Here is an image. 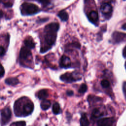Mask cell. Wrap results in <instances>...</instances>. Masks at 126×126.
Wrapping results in <instances>:
<instances>
[{"mask_svg":"<svg viewBox=\"0 0 126 126\" xmlns=\"http://www.w3.org/2000/svg\"><path fill=\"white\" fill-rule=\"evenodd\" d=\"M123 54L124 57H126V47L124 48V50H123Z\"/></svg>","mask_w":126,"mask_h":126,"instance_id":"f546056e","label":"cell"},{"mask_svg":"<svg viewBox=\"0 0 126 126\" xmlns=\"http://www.w3.org/2000/svg\"><path fill=\"white\" fill-rule=\"evenodd\" d=\"M34 109L33 102L26 97L17 100L14 105L15 115L18 117H26L31 115Z\"/></svg>","mask_w":126,"mask_h":126,"instance_id":"7a4b0ae2","label":"cell"},{"mask_svg":"<svg viewBox=\"0 0 126 126\" xmlns=\"http://www.w3.org/2000/svg\"><path fill=\"white\" fill-rule=\"evenodd\" d=\"M26 123L25 121H18L12 123L10 126H26Z\"/></svg>","mask_w":126,"mask_h":126,"instance_id":"44dd1931","label":"cell"},{"mask_svg":"<svg viewBox=\"0 0 126 126\" xmlns=\"http://www.w3.org/2000/svg\"><path fill=\"white\" fill-rule=\"evenodd\" d=\"M60 79L66 83H72L81 80V77L78 72H66L60 76Z\"/></svg>","mask_w":126,"mask_h":126,"instance_id":"5b68a950","label":"cell"},{"mask_svg":"<svg viewBox=\"0 0 126 126\" xmlns=\"http://www.w3.org/2000/svg\"><path fill=\"white\" fill-rule=\"evenodd\" d=\"M0 77L2 78L4 74V69L3 67L2 66V65L1 64H0Z\"/></svg>","mask_w":126,"mask_h":126,"instance_id":"d4e9b609","label":"cell"},{"mask_svg":"<svg viewBox=\"0 0 126 126\" xmlns=\"http://www.w3.org/2000/svg\"><path fill=\"white\" fill-rule=\"evenodd\" d=\"M112 37L114 41L118 43L126 40V34L116 32L113 33Z\"/></svg>","mask_w":126,"mask_h":126,"instance_id":"30bf717a","label":"cell"},{"mask_svg":"<svg viewBox=\"0 0 126 126\" xmlns=\"http://www.w3.org/2000/svg\"><path fill=\"white\" fill-rule=\"evenodd\" d=\"M123 89L124 94L126 97V82H124V83L123 84Z\"/></svg>","mask_w":126,"mask_h":126,"instance_id":"4316f807","label":"cell"},{"mask_svg":"<svg viewBox=\"0 0 126 126\" xmlns=\"http://www.w3.org/2000/svg\"><path fill=\"white\" fill-rule=\"evenodd\" d=\"M125 67H126V62L125 63Z\"/></svg>","mask_w":126,"mask_h":126,"instance_id":"d6a6232c","label":"cell"},{"mask_svg":"<svg viewBox=\"0 0 126 126\" xmlns=\"http://www.w3.org/2000/svg\"><path fill=\"white\" fill-rule=\"evenodd\" d=\"M89 20L94 24H97L98 21V14L95 11L92 10L90 11L87 15Z\"/></svg>","mask_w":126,"mask_h":126,"instance_id":"8fae6325","label":"cell"},{"mask_svg":"<svg viewBox=\"0 0 126 126\" xmlns=\"http://www.w3.org/2000/svg\"><path fill=\"white\" fill-rule=\"evenodd\" d=\"M5 83L8 85L15 86L18 84L19 82L18 79L16 77H10L7 78L5 80Z\"/></svg>","mask_w":126,"mask_h":126,"instance_id":"5bb4252c","label":"cell"},{"mask_svg":"<svg viewBox=\"0 0 126 126\" xmlns=\"http://www.w3.org/2000/svg\"><path fill=\"white\" fill-rule=\"evenodd\" d=\"M101 85L104 88H107L110 86V82L106 79H103L101 82Z\"/></svg>","mask_w":126,"mask_h":126,"instance_id":"7402d4cb","label":"cell"},{"mask_svg":"<svg viewBox=\"0 0 126 126\" xmlns=\"http://www.w3.org/2000/svg\"><path fill=\"white\" fill-rule=\"evenodd\" d=\"M114 119L113 118H104L97 122L98 126H113Z\"/></svg>","mask_w":126,"mask_h":126,"instance_id":"9c48e42d","label":"cell"},{"mask_svg":"<svg viewBox=\"0 0 126 126\" xmlns=\"http://www.w3.org/2000/svg\"><path fill=\"white\" fill-rule=\"evenodd\" d=\"M103 115L102 112H101L99 109L98 108H94L93 109L92 112V117L94 118H97Z\"/></svg>","mask_w":126,"mask_h":126,"instance_id":"ac0fdd59","label":"cell"},{"mask_svg":"<svg viewBox=\"0 0 126 126\" xmlns=\"http://www.w3.org/2000/svg\"><path fill=\"white\" fill-rule=\"evenodd\" d=\"M122 28L123 30H126V23L124 24L122 26Z\"/></svg>","mask_w":126,"mask_h":126,"instance_id":"4dcf8cb0","label":"cell"},{"mask_svg":"<svg viewBox=\"0 0 126 126\" xmlns=\"http://www.w3.org/2000/svg\"><path fill=\"white\" fill-rule=\"evenodd\" d=\"M4 5L5 6V7H11L12 6V3H10V2H7V3H4Z\"/></svg>","mask_w":126,"mask_h":126,"instance_id":"f1b7e54d","label":"cell"},{"mask_svg":"<svg viewBox=\"0 0 126 126\" xmlns=\"http://www.w3.org/2000/svg\"><path fill=\"white\" fill-rule=\"evenodd\" d=\"M58 16L62 21H66L68 19V13L65 11L63 10L59 12Z\"/></svg>","mask_w":126,"mask_h":126,"instance_id":"2e32d148","label":"cell"},{"mask_svg":"<svg viewBox=\"0 0 126 126\" xmlns=\"http://www.w3.org/2000/svg\"><path fill=\"white\" fill-rule=\"evenodd\" d=\"M100 10L102 14L106 17H110L112 12V5L108 3L105 2L101 4L100 7Z\"/></svg>","mask_w":126,"mask_h":126,"instance_id":"52a82bcc","label":"cell"},{"mask_svg":"<svg viewBox=\"0 0 126 126\" xmlns=\"http://www.w3.org/2000/svg\"><path fill=\"white\" fill-rule=\"evenodd\" d=\"M80 124L81 126H89L90 123L85 113L82 114L80 120Z\"/></svg>","mask_w":126,"mask_h":126,"instance_id":"9a60e30c","label":"cell"},{"mask_svg":"<svg viewBox=\"0 0 126 126\" xmlns=\"http://www.w3.org/2000/svg\"><path fill=\"white\" fill-rule=\"evenodd\" d=\"M66 94L68 96H71L73 94V92L71 90H68L66 92Z\"/></svg>","mask_w":126,"mask_h":126,"instance_id":"83f0119b","label":"cell"},{"mask_svg":"<svg viewBox=\"0 0 126 126\" xmlns=\"http://www.w3.org/2000/svg\"><path fill=\"white\" fill-rule=\"evenodd\" d=\"M51 106V102L46 99L43 100L40 103V107L41 109L43 110H47Z\"/></svg>","mask_w":126,"mask_h":126,"instance_id":"e0dca14e","label":"cell"},{"mask_svg":"<svg viewBox=\"0 0 126 126\" xmlns=\"http://www.w3.org/2000/svg\"><path fill=\"white\" fill-rule=\"evenodd\" d=\"M38 1L42 4L47 5L49 2V0H38Z\"/></svg>","mask_w":126,"mask_h":126,"instance_id":"484cf974","label":"cell"},{"mask_svg":"<svg viewBox=\"0 0 126 126\" xmlns=\"http://www.w3.org/2000/svg\"><path fill=\"white\" fill-rule=\"evenodd\" d=\"M60 66L62 68H67L71 67V62L70 58L65 55H63L60 60Z\"/></svg>","mask_w":126,"mask_h":126,"instance_id":"ba28073f","label":"cell"},{"mask_svg":"<svg viewBox=\"0 0 126 126\" xmlns=\"http://www.w3.org/2000/svg\"><path fill=\"white\" fill-rule=\"evenodd\" d=\"M87 86L85 84L83 83V84H82L80 87H79V89L78 90V92L81 94H84L87 91Z\"/></svg>","mask_w":126,"mask_h":126,"instance_id":"ffe728a7","label":"cell"},{"mask_svg":"<svg viewBox=\"0 0 126 126\" xmlns=\"http://www.w3.org/2000/svg\"><path fill=\"white\" fill-rule=\"evenodd\" d=\"M36 95L39 99L44 100L48 96V91L46 89H42L38 92Z\"/></svg>","mask_w":126,"mask_h":126,"instance_id":"4fadbf2b","label":"cell"},{"mask_svg":"<svg viewBox=\"0 0 126 126\" xmlns=\"http://www.w3.org/2000/svg\"><path fill=\"white\" fill-rule=\"evenodd\" d=\"M59 27V24L55 22L50 23L45 26L44 30L43 45L41 47L40 53L47 52L55 44Z\"/></svg>","mask_w":126,"mask_h":126,"instance_id":"6da1fadb","label":"cell"},{"mask_svg":"<svg viewBox=\"0 0 126 126\" xmlns=\"http://www.w3.org/2000/svg\"><path fill=\"white\" fill-rule=\"evenodd\" d=\"M20 10L22 14L25 16L32 15L40 11L38 7L36 5L27 2H24L21 5Z\"/></svg>","mask_w":126,"mask_h":126,"instance_id":"3957f363","label":"cell"},{"mask_svg":"<svg viewBox=\"0 0 126 126\" xmlns=\"http://www.w3.org/2000/svg\"><path fill=\"white\" fill-rule=\"evenodd\" d=\"M24 44L26 47L31 49H33L35 47V43L33 39L31 37H28L24 40Z\"/></svg>","mask_w":126,"mask_h":126,"instance_id":"7c38bea8","label":"cell"},{"mask_svg":"<svg viewBox=\"0 0 126 126\" xmlns=\"http://www.w3.org/2000/svg\"><path fill=\"white\" fill-rule=\"evenodd\" d=\"M2 16H3V13H2V10H1L0 11V18H1L2 17Z\"/></svg>","mask_w":126,"mask_h":126,"instance_id":"1f68e13d","label":"cell"},{"mask_svg":"<svg viewBox=\"0 0 126 126\" xmlns=\"http://www.w3.org/2000/svg\"><path fill=\"white\" fill-rule=\"evenodd\" d=\"M52 111L54 114H59L61 113V110L60 104L58 102H55L52 106Z\"/></svg>","mask_w":126,"mask_h":126,"instance_id":"d6986e66","label":"cell"},{"mask_svg":"<svg viewBox=\"0 0 126 126\" xmlns=\"http://www.w3.org/2000/svg\"><path fill=\"white\" fill-rule=\"evenodd\" d=\"M5 53V49L4 48V47L2 46H0V57H2Z\"/></svg>","mask_w":126,"mask_h":126,"instance_id":"cb8c5ba5","label":"cell"},{"mask_svg":"<svg viewBox=\"0 0 126 126\" xmlns=\"http://www.w3.org/2000/svg\"><path fill=\"white\" fill-rule=\"evenodd\" d=\"M19 59L21 64L25 65V63L27 62L31 63L32 62V54L30 49L25 46L22 47L20 51Z\"/></svg>","mask_w":126,"mask_h":126,"instance_id":"277c9868","label":"cell"},{"mask_svg":"<svg viewBox=\"0 0 126 126\" xmlns=\"http://www.w3.org/2000/svg\"><path fill=\"white\" fill-rule=\"evenodd\" d=\"M67 47L68 48H70L71 47H73L77 49H80V44L78 43V42H73L71 44H69L67 45Z\"/></svg>","mask_w":126,"mask_h":126,"instance_id":"603a6c76","label":"cell"},{"mask_svg":"<svg viewBox=\"0 0 126 126\" xmlns=\"http://www.w3.org/2000/svg\"><path fill=\"white\" fill-rule=\"evenodd\" d=\"M11 118V111L9 107H5L1 110V125L4 126L10 121Z\"/></svg>","mask_w":126,"mask_h":126,"instance_id":"8992f818","label":"cell"}]
</instances>
